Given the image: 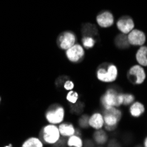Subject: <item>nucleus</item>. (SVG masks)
<instances>
[{"instance_id":"a878e982","label":"nucleus","mask_w":147,"mask_h":147,"mask_svg":"<svg viewBox=\"0 0 147 147\" xmlns=\"http://www.w3.org/2000/svg\"><path fill=\"white\" fill-rule=\"evenodd\" d=\"M63 88L65 90H67V91H71V90H72L74 88V83L71 81V80L67 79L63 84Z\"/></svg>"},{"instance_id":"412c9836","label":"nucleus","mask_w":147,"mask_h":147,"mask_svg":"<svg viewBox=\"0 0 147 147\" xmlns=\"http://www.w3.org/2000/svg\"><path fill=\"white\" fill-rule=\"evenodd\" d=\"M82 44L86 49H92L96 44V38L92 36H83Z\"/></svg>"},{"instance_id":"f8f14e48","label":"nucleus","mask_w":147,"mask_h":147,"mask_svg":"<svg viewBox=\"0 0 147 147\" xmlns=\"http://www.w3.org/2000/svg\"><path fill=\"white\" fill-rule=\"evenodd\" d=\"M89 126L94 129H102L104 127V118L101 113L96 112L89 116Z\"/></svg>"},{"instance_id":"0eeeda50","label":"nucleus","mask_w":147,"mask_h":147,"mask_svg":"<svg viewBox=\"0 0 147 147\" xmlns=\"http://www.w3.org/2000/svg\"><path fill=\"white\" fill-rule=\"evenodd\" d=\"M57 43L61 49L67 50L76 43V35L71 31H64L57 37Z\"/></svg>"},{"instance_id":"a211bd4d","label":"nucleus","mask_w":147,"mask_h":147,"mask_svg":"<svg viewBox=\"0 0 147 147\" xmlns=\"http://www.w3.org/2000/svg\"><path fill=\"white\" fill-rule=\"evenodd\" d=\"M92 138L97 144L103 145L108 142L109 137H108V134H107V131H105L101 129H96V131L93 133Z\"/></svg>"},{"instance_id":"39448f33","label":"nucleus","mask_w":147,"mask_h":147,"mask_svg":"<svg viewBox=\"0 0 147 147\" xmlns=\"http://www.w3.org/2000/svg\"><path fill=\"white\" fill-rule=\"evenodd\" d=\"M41 138L43 142L49 144H55L60 138L59 129L56 124H49L42 128L41 131Z\"/></svg>"},{"instance_id":"bb28decb","label":"nucleus","mask_w":147,"mask_h":147,"mask_svg":"<svg viewBox=\"0 0 147 147\" xmlns=\"http://www.w3.org/2000/svg\"><path fill=\"white\" fill-rule=\"evenodd\" d=\"M67 79H68V77H66V76H61V77H59V78L57 79L56 85H57L58 86H60L61 85H63V86L64 82H65Z\"/></svg>"},{"instance_id":"1a4fd4ad","label":"nucleus","mask_w":147,"mask_h":147,"mask_svg":"<svg viewBox=\"0 0 147 147\" xmlns=\"http://www.w3.org/2000/svg\"><path fill=\"white\" fill-rule=\"evenodd\" d=\"M128 41L130 46H142L145 43L146 36L145 34L139 29H133L128 34Z\"/></svg>"},{"instance_id":"7ed1b4c3","label":"nucleus","mask_w":147,"mask_h":147,"mask_svg":"<svg viewBox=\"0 0 147 147\" xmlns=\"http://www.w3.org/2000/svg\"><path fill=\"white\" fill-rule=\"evenodd\" d=\"M65 115L64 109L58 104H53L48 109L45 117L49 123L51 124H60L63 123Z\"/></svg>"},{"instance_id":"4468645a","label":"nucleus","mask_w":147,"mask_h":147,"mask_svg":"<svg viewBox=\"0 0 147 147\" xmlns=\"http://www.w3.org/2000/svg\"><path fill=\"white\" fill-rule=\"evenodd\" d=\"M58 129H59L60 135L64 138H69L74 135L76 132V129L74 128V126L69 123H61Z\"/></svg>"},{"instance_id":"20e7f679","label":"nucleus","mask_w":147,"mask_h":147,"mask_svg":"<svg viewBox=\"0 0 147 147\" xmlns=\"http://www.w3.org/2000/svg\"><path fill=\"white\" fill-rule=\"evenodd\" d=\"M146 78V73L143 66L140 64L132 65L127 72V79L132 85H142Z\"/></svg>"},{"instance_id":"4be33fe9","label":"nucleus","mask_w":147,"mask_h":147,"mask_svg":"<svg viewBox=\"0 0 147 147\" xmlns=\"http://www.w3.org/2000/svg\"><path fill=\"white\" fill-rule=\"evenodd\" d=\"M135 101V95L132 93L127 92L123 93V106H129L131 103Z\"/></svg>"},{"instance_id":"393cba45","label":"nucleus","mask_w":147,"mask_h":147,"mask_svg":"<svg viewBox=\"0 0 147 147\" xmlns=\"http://www.w3.org/2000/svg\"><path fill=\"white\" fill-rule=\"evenodd\" d=\"M78 124L81 128L87 129L89 127V116L87 115H82L78 120Z\"/></svg>"},{"instance_id":"c85d7f7f","label":"nucleus","mask_w":147,"mask_h":147,"mask_svg":"<svg viewBox=\"0 0 147 147\" xmlns=\"http://www.w3.org/2000/svg\"><path fill=\"white\" fill-rule=\"evenodd\" d=\"M85 145H86V146H93V143L92 142V141H89V140H87L86 143H85Z\"/></svg>"},{"instance_id":"cd10ccee","label":"nucleus","mask_w":147,"mask_h":147,"mask_svg":"<svg viewBox=\"0 0 147 147\" xmlns=\"http://www.w3.org/2000/svg\"><path fill=\"white\" fill-rule=\"evenodd\" d=\"M109 146H119V144L116 143L115 141H111V142L109 144Z\"/></svg>"},{"instance_id":"f03ea898","label":"nucleus","mask_w":147,"mask_h":147,"mask_svg":"<svg viewBox=\"0 0 147 147\" xmlns=\"http://www.w3.org/2000/svg\"><path fill=\"white\" fill-rule=\"evenodd\" d=\"M96 77L98 80L103 83L115 82L118 77V69L114 63H103L96 71Z\"/></svg>"},{"instance_id":"2eb2a0df","label":"nucleus","mask_w":147,"mask_h":147,"mask_svg":"<svg viewBox=\"0 0 147 147\" xmlns=\"http://www.w3.org/2000/svg\"><path fill=\"white\" fill-rule=\"evenodd\" d=\"M136 60L143 67H147V46L142 45L136 53Z\"/></svg>"},{"instance_id":"423d86ee","label":"nucleus","mask_w":147,"mask_h":147,"mask_svg":"<svg viewBox=\"0 0 147 147\" xmlns=\"http://www.w3.org/2000/svg\"><path fill=\"white\" fill-rule=\"evenodd\" d=\"M103 118H104V124L117 126L122 119V111L116 107H109V108L103 109L102 111Z\"/></svg>"},{"instance_id":"9d476101","label":"nucleus","mask_w":147,"mask_h":147,"mask_svg":"<svg viewBox=\"0 0 147 147\" xmlns=\"http://www.w3.org/2000/svg\"><path fill=\"white\" fill-rule=\"evenodd\" d=\"M116 26H117V29L121 33L128 34L131 30L134 29L135 23L131 17L123 16L118 20L116 23Z\"/></svg>"},{"instance_id":"6ab92c4d","label":"nucleus","mask_w":147,"mask_h":147,"mask_svg":"<svg viewBox=\"0 0 147 147\" xmlns=\"http://www.w3.org/2000/svg\"><path fill=\"white\" fill-rule=\"evenodd\" d=\"M22 147H42L43 143L38 138H29L21 145Z\"/></svg>"},{"instance_id":"f257e3e1","label":"nucleus","mask_w":147,"mask_h":147,"mask_svg":"<svg viewBox=\"0 0 147 147\" xmlns=\"http://www.w3.org/2000/svg\"><path fill=\"white\" fill-rule=\"evenodd\" d=\"M123 92L119 88L110 87L105 92L100 98V103L103 109L109 108V107H118L123 105Z\"/></svg>"},{"instance_id":"9b49d317","label":"nucleus","mask_w":147,"mask_h":147,"mask_svg":"<svg viewBox=\"0 0 147 147\" xmlns=\"http://www.w3.org/2000/svg\"><path fill=\"white\" fill-rule=\"evenodd\" d=\"M96 21L99 26L102 28H110L111 26H113L115 19L114 15L109 11H103L100 13H99Z\"/></svg>"},{"instance_id":"dca6fc26","label":"nucleus","mask_w":147,"mask_h":147,"mask_svg":"<svg viewBox=\"0 0 147 147\" xmlns=\"http://www.w3.org/2000/svg\"><path fill=\"white\" fill-rule=\"evenodd\" d=\"M115 45L120 49H129L130 44L128 41V36L127 34H119L115 36Z\"/></svg>"},{"instance_id":"c756f323","label":"nucleus","mask_w":147,"mask_h":147,"mask_svg":"<svg viewBox=\"0 0 147 147\" xmlns=\"http://www.w3.org/2000/svg\"><path fill=\"white\" fill-rule=\"evenodd\" d=\"M144 145L145 147H147V137L145 138V139H144Z\"/></svg>"},{"instance_id":"6e6552de","label":"nucleus","mask_w":147,"mask_h":147,"mask_svg":"<svg viewBox=\"0 0 147 147\" xmlns=\"http://www.w3.org/2000/svg\"><path fill=\"white\" fill-rule=\"evenodd\" d=\"M66 57L71 63H79L85 57V49L80 44H74L66 50Z\"/></svg>"},{"instance_id":"ddd939ff","label":"nucleus","mask_w":147,"mask_h":147,"mask_svg":"<svg viewBox=\"0 0 147 147\" xmlns=\"http://www.w3.org/2000/svg\"><path fill=\"white\" fill-rule=\"evenodd\" d=\"M145 111V108L142 102L139 101H134L130 104L129 107V114L132 117L138 118L140 117Z\"/></svg>"},{"instance_id":"b1692460","label":"nucleus","mask_w":147,"mask_h":147,"mask_svg":"<svg viewBox=\"0 0 147 147\" xmlns=\"http://www.w3.org/2000/svg\"><path fill=\"white\" fill-rule=\"evenodd\" d=\"M84 107H85V105H84L83 102H78V103L76 102V103L72 104L71 108V110L74 114H78V113L83 111Z\"/></svg>"},{"instance_id":"5701e85b","label":"nucleus","mask_w":147,"mask_h":147,"mask_svg":"<svg viewBox=\"0 0 147 147\" xmlns=\"http://www.w3.org/2000/svg\"><path fill=\"white\" fill-rule=\"evenodd\" d=\"M66 99H67V100L73 104V103H76L78 102V93L77 92H74L72 90L69 91V92L67 93V96H66Z\"/></svg>"},{"instance_id":"aec40b11","label":"nucleus","mask_w":147,"mask_h":147,"mask_svg":"<svg viewBox=\"0 0 147 147\" xmlns=\"http://www.w3.org/2000/svg\"><path fill=\"white\" fill-rule=\"evenodd\" d=\"M67 144L70 147H81L83 146V141L79 136L74 134L69 137L67 140Z\"/></svg>"},{"instance_id":"f3484780","label":"nucleus","mask_w":147,"mask_h":147,"mask_svg":"<svg viewBox=\"0 0 147 147\" xmlns=\"http://www.w3.org/2000/svg\"><path fill=\"white\" fill-rule=\"evenodd\" d=\"M81 31H82L83 36H92V37L95 38L99 35L97 26H94L93 24H90V23H86V24L83 25Z\"/></svg>"}]
</instances>
